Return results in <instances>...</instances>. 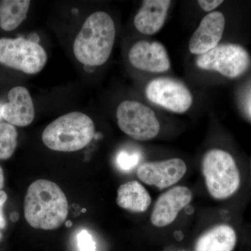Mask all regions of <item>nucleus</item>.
Wrapping results in <instances>:
<instances>
[{
  "instance_id": "f257e3e1",
  "label": "nucleus",
  "mask_w": 251,
  "mask_h": 251,
  "mask_svg": "<svg viewBox=\"0 0 251 251\" xmlns=\"http://www.w3.org/2000/svg\"><path fill=\"white\" fill-rule=\"evenodd\" d=\"M69 212L67 198L58 185L46 179L34 181L24 201L25 218L36 229L51 230L60 227Z\"/></svg>"
},
{
  "instance_id": "f03ea898",
  "label": "nucleus",
  "mask_w": 251,
  "mask_h": 251,
  "mask_svg": "<svg viewBox=\"0 0 251 251\" xmlns=\"http://www.w3.org/2000/svg\"><path fill=\"white\" fill-rule=\"evenodd\" d=\"M116 29L107 13L91 14L74 41V55L82 64L90 67L103 65L108 61L115 44Z\"/></svg>"
},
{
  "instance_id": "7ed1b4c3",
  "label": "nucleus",
  "mask_w": 251,
  "mask_h": 251,
  "mask_svg": "<svg viewBox=\"0 0 251 251\" xmlns=\"http://www.w3.org/2000/svg\"><path fill=\"white\" fill-rule=\"evenodd\" d=\"M95 134V126L88 115L80 112L66 114L46 126L42 134L50 150L73 152L85 148Z\"/></svg>"
},
{
  "instance_id": "20e7f679",
  "label": "nucleus",
  "mask_w": 251,
  "mask_h": 251,
  "mask_svg": "<svg viewBox=\"0 0 251 251\" xmlns=\"http://www.w3.org/2000/svg\"><path fill=\"white\" fill-rule=\"evenodd\" d=\"M202 173L211 197L227 199L240 186V174L230 153L222 150H211L202 160Z\"/></svg>"
},
{
  "instance_id": "39448f33",
  "label": "nucleus",
  "mask_w": 251,
  "mask_h": 251,
  "mask_svg": "<svg viewBox=\"0 0 251 251\" xmlns=\"http://www.w3.org/2000/svg\"><path fill=\"white\" fill-rule=\"evenodd\" d=\"M48 56L44 48L34 41L19 37L0 39V64L27 74L44 69Z\"/></svg>"
},
{
  "instance_id": "423d86ee",
  "label": "nucleus",
  "mask_w": 251,
  "mask_h": 251,
  "mask_svg": "<svg viewBox=\"0 0 251 251\" xmlns=\"http://www.w3.org/2000/svg\"><path fill=\"white\" fill-rule=\"evenodd\" d=\"M117 124L120 129L133 139H153L160 131V123L152 109L140 102L125 100L117 109Z\"/></svg>"
},
{
  "instance_id": "0eeeda50",
  "label": "nucleus",
  "mask_w": 251,
  "mask_h": 251,
  "mask_svg": "<svg viewBox=\"0 0 251 251\" xmlns=\"http://www.w3.org/2000/svg\"><path fill=\"white\" fill-rule=\"evenodd\" d=\"M250 64L247 51L242 46L234 44L218 45L196 59V65L200 69L215 71L229 78L242 75Z\"/></svg>"
},
{
  "instance_id": "6e6552de",
  "label": "nucleus",
  "mask_w": 251,
  "mask_h": 251,
  "mask_svg": "<svg viewBox=\"0 0 251 251\" xmlns=\"http://www.w3.org/2000/svg\"><path fill=\"white\" fill-rule=\"evenodd\" d=\"M145 94L150 101L176 113L187 111L193 103L192 94L187 87L169 77H158L150 81Z\"/></svg>"
},
{
  "instance_id": "1a4fd4ad",
  "label": "nucleus",
  "mask_w": 251,
  "mask_h": 251,
  "mask_svg": "<svg viewBox=\"0 0 251 251\" xmlns=\"http://www.w3.org/2000/svg\"><path fill=\"white\" fill-rule=\"evenodd\" d=\"M186 171L185 162L181 158H175L144 163L138 167L137 176L145 184L163 189L179 182Z\"/></svg>"
},
{
  "instance_id": "9d476101",
  "label": "nucleus",
  "mask_w": 251,
  "mask_h": 251,
  "mask_svg": "<svg viewBox=\"0 0 251 251\" xmlns=\"http://www.w3.org/2000/svg\"><path fill=\"white\" fill-rule=\"evenodd\" d=\"M191 190L186 186H175L159 196L151 214V223L158 227L174 222L180 211L192 201Z\"/></svg>"
},
{
  "instance_id": "9b49d317",
  "label": "nucleus",
  "mask_w": 251,
  "mask_h": 251,
  "mask_svg": "<svg viewBox=\"0 0 251 251\" xmlns=\"http://www.w3.org/2000/svg\"><path fill=\"white\" fill-rule=\"evenodd\" d=\"M128 59L133 67L144 72L163 73L171 68L166 48L157 41L135 43L128 52Z\"/></svg>"
},
{
  "instance_id": "f8f14e48",
  "label": "nucleus",
  "mask_w": 251,
  "mask_h": 251,
  "mask_svg": "<svg viewBox=\"0 0 251 251\" xmlns=\"http://www.w3.org/2000/svg\"><path fill=\"white\" fill-rule=\"evenodd\" d=\"M225 25L224 14L219 11L211 12L204 16L190 39V52L202 55L216 47L222 39Z\"/></svg>"
},
{
  "instance_id": "ddd939ff",
  "label": "nucleus",
  "mask_w": 251,
  "mask_h": 251,
  "mask_svg": "<svg viewBox=\"0 0 251 251\" xmlns=\"http://www.w3.org/2000/svg\"><path fill=\"white\" fill-rule=\"evenodd\" d=\"M9 102L2 105L1 116L10 125L24 127L34 119V107L29 91L24 87H16L8 94Z\"/></svg>"
},
{
  "instance_id": "4468645a",
  "label": "nucleus",
  "mask_w": 251,
  "mask_h": 251,
  "mask_svg": "<svg viewBox=\"0 0 251 251\" xmlns=\"http://www.w3.org/2000/svg\"><path fill=\"white\" fill-rule=\"evenodd\" d=\"M170 0H145L134 18V25L140 33L147 35L156 34L166 21Z\"/></svg>"
},
{
  "instance_id": "2eb2a0df",
  "label": "nucleus",
  "mask_w": 251,
  "mask_h": 251,
  "mask_svg": "<svg viewBox=\"0 0 251 251\" xmlns=\"http://www.w3.org/2000/svg\"><path fill=\"white\" fill-rule=\"evenodd\" d=\"M237 234L230 226L219 225L202 234L195 245V251H233Z\"/></svg>"
},
{
  "instance_id": "dca6fc26",
  "label": "nucleus",
  "mask_w": 251,
  "mask_h": 251,
  "mask_svg": "<svg viewBox=\"0 0 251 251\" xmlns=\"http://www.w3.org/2000/svg\"><path fill=\"white\" fill-rule=\"evenodd\" d=\"M151 202L150 193L137 181L122 184L117 190V203L122 209L141 213L147 211Z\"/></svg>"
},
{
  "instance_id": "f3484780",
  "label": "nucleus",
  "mask_w": 251,
  "mask_h": 251,
  "mask_svg": "<svg viewBox=\"0 0 251 251\" xmlns=\"http://www.w3.org/2000/svg\"><path fill=\"white\" fill-rule=\"evenodd\" d=\"M31 1L5 0L0 6V27L5 31L16 29L27 18Z\"/></svg>"
},
{
  "instance_id": "a211bd4d",
  "label": "nucleus",
  "mask_w": 251,
  "mask_h": 251,
  "mask_svg": "<svg viewBox=\"0 0 251 251\" xmlns=\"http://www.w3.org/2000/svg\"><path fill=\"white\" fill-rule=\"evenodd\" d=\"M18 132L14 125L0 124V160L9 159L17 147Z\"/></svg>"
},
{
  "instance_id": "6ab92c4d",
  "label": "nucleus",
  "mask_w": 251,
  "mask_h": 251,
  "mask_svg": "<svg viewBox=\"0 0 251 251\" xmlns=\"http://www.w3.org/2000/svg\"><path fill=\"white\" fill-rule=\"evenodd\" d=\"M142 161V154L138 150L124 149L117 153L116 165L119 170L128 173L135 169Z\"/></svg>"
},
{
  "instance_id": "aec40b11",
  "label": "nucleus",
  "mask_w": 251,
  "mask_h": 251,
  "mask_svg": "<svg viewBox=\"0 0 251 251\" xmlns=\"http://www.w3.org/2000/svg\"><path fill=\"white\" fill-rule=\"evenodd\" d=\"M77 246L80 251H97L95 242L87 230H82L77 235Z\"/></svg>"
},
{
  "instance_id": "412c9836",
  "label": "nucleus",
  "mask_w": 251,
  "mask_h": 251,
  "mask_svg": "<svg viewBox=\"0 0 251 251\" xmlns=\"http://www.w3.org/2000/svg\"><path fill=\"white\" fill-rule=\"evenodd\" d=\"M7 198L6 192L0 190V229H4L6 227V222L3 209H4L5 203L7 201Z\"/></svg>"
},
{
  "instance_id": "4be33fe9",
  "label": "nucleus",
  "mask_w": 251,
  "mask_h": 251,
  "mask_svg": "<svg viewBox=\"0 0 251 251\" xmlns=\"http://www.w3.org/2000/svg\"><path fill=\"white\" fill-rule=\"evenodd\" d=\"M223 2L224 1H219V0H200L198 1L200 6L205 11H212Z\"/></svg>"
},
{
  "instance_id": "5701e85b",
  "label": "nucleus",
  "mask_w": 251,
  "mask_h": 251,
  "mask_svg": "<svg viewBox=\"0 0 251 251\" xmlns=\"http://www.w3.org/2000/svg\"><path fill=\"white\" fill-rule=\"evenodd\" d=\"M245 106L248 115H249L251 118V91L249 95H248L247 100H246Z\"/></svg>"
},
{
  "instance_id": "b1692460",
  "label": "nucleus",
  "mask_w": 251,
  "mask_h": 251,
  "mask_svg": "<svg viewBox=\"0 0 251 251\" xmlns=\"http://www.w3.org/2000/svg\"><path fill=\"white\" fill-rule=\"evenodd\" d=\"M4 184V171L2 168L0 167V190L3 188Z\"/></svg>"
},
{
  "instance_id": "393cba45",
  "label": "nucleus",
  "mask_w": 251,
  "mask_h": 251,
  "mask_svg": "<svg viewBox=\"0 0 251 251\" xmlns=\"http://www.w3.org/2000/svg\"><path fill=\"white\" fill-rule=\"evenodd\" d=\"M11 219L13 221H16L18 219V214L16 212H14L11 214Z\"/></svg>"
},
{
  "instance_id": "a878e982",
  "label": "nucleus",
  "mask_w": 251,
  "mask_h": 251,
  "mask_svg": "<svg viewBox=\"0 0 251 251\" xmlns=\"http://www.w3.org/2000/svg\"><path fill=\"white\" fill-rule=\"evenodd\" d=\"M66 226H67V227H70L72 226V223L70 221H67V223H66Z\"/></svg>"
},
{
  "instance_id": "bb28decb",
  "label": "nucleus",
  "mask_w": 251,
  "mask_h": 251,
  "mask_svg": "<svg viewBox=\"0 0 251 251\" xmlns=\"http://www.w3.org/2000/svg\"><path fill=\"white\" fill-rule=\"evenodd\" d=\"M1 108H2V105H0V119H1V117H2L1 116Z\"/></svg>"
},
{
  "instance_id": "cd10ccee",
  "label": "nucleus",
  "mask_w": 251,
  "mask_h": 251,
  "mask_svg": "<svg viewBox=\"0 0 251 251\" xmlns=\"http://www.w3.org/2000/svg\"><path fill=\"white\" fill-rule=\"evenodd\" d=\"M2 239V233H1V231H0V240Z\"/></svg>"
}]
</instances>
